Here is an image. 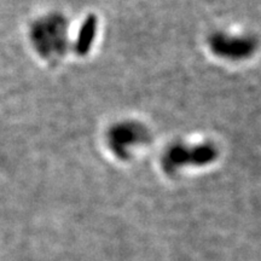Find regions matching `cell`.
<instances>
[{"label": "cell", "mask_w": 261, "mask_h": 261, "mask_svg": "<svg viewBox=\"0 0 261 261\" xmlns=\"http://www.w3.org/2000/svg\"><path fill=\"white\" fill-rule=\"evenodd\" d=\"M94 27H96V21H94L93 17L89 18L85 23L83 31H81L80 34V39H79V44H77V50L81 54L86 52L89 50L90 42L92 41L93 34H94Z\"/></svg>", "instance_id": "6da1fadb"}]
</instances>
